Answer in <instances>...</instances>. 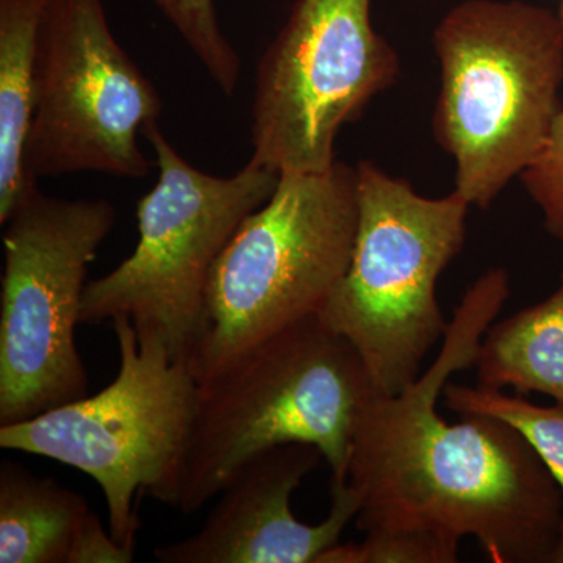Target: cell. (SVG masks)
<instances>
[{
	"label": "cell",
	"instance_id": "cell-3",
	"mask_svg": "<svg viewBox=\"0 0 563 563\" xmlns=\"http://www.w3.org/2000/svg\"><path fill=\"white\" fill-rule=\"evenodd\" d=\"M440 91L437 144L454 191L488 209L537 157L561 103L563 20L525 0H463L432 33Z\"/></svg>",
	"mask_w": 563,
	"mask_h": 563
},
{
	"label": "cell",
	"instance_id": "cell-19",
	"mask_svg": "<svg viewBox=\"0 0 563 563\" xmlns=\"http://www.w3.org/2000/svg\"><path fill=\"white\" fill-rule=\"evenodd\" d=\"M135 551L121 547L91 510L76 533L68 563H132Z\"/></svg>",
	"mask_w": 563,
	"mask_h": 563
},
{
	"label": "cell",
	"instance_id": "cell-4",
	"mask_svg": "<svg viewBox=\"0 0 563 563\" xmlns=\"http://www.w3.org/2000/svg\"><path fill=\"white\" fill-rule=\"evenodd\" d=\"M357 232L350 265L318 317L361 354L379 395L402 391L450 321L437 284L462 251L470 203L426 198L376 163L355 166Z\"/></svg>",
	"mask_w": 563,
	"mask_h": 563
},
{
	"label": "cell",
	"instance_id": "cell-16",
	"mask_svg": "<svg viewBox=\"0 0 563 563\" xmlns=\"http://www.w3.org/2000/svg\"><path fill=\"white\" fill-rule=\"evenodd\" d=\"M172 22L221 92L232 96L239 85V54L222 32L214 0H151Z\"/></svg>",
	"mask_w": 563,
	"mask_h": 563
},
{
	"label": "cell",
	"instance_id": "cell-12",
	"mask_svg": "<svg viewBox=\"0 0 563 563\" xmlns=\"http://www.w3.org/2000/svg\"><path fill=\"white\" fill-rule=\"evenodd\" d=\"M47 0H0V224L38 181L25 168L36 49Z\"/></svg>",
	"mask_w": 563,
	"mask_h": 563
},
{
	"label": "cell",
	"instance_id": "cell-17",
	"mask_svg": "<svg viewBox=\"0 0 563 563\" xmlns=\"http://www.w3.org/2000/svg\"><path fill=\"white\" fill-rule=\"evenodd\" d=\"M461 540L422 529H379L362 542L339 543L318 563H455Z\"/></svg>",
	"mask_w": 563,
	"mask_h": 563
},
{
	"label": "cell",
	"instance_id": "cell-14",
	"mask_svg": "<svg viewBox=\"0 0 563 563\" xmlns=\"http://www.w3.org/2000/svg\"><path fill=\"white\" fill-rule=\"evenodd\" d=\"M90 507L79 493L11 461L0 465V563H68Z\"/></svg>",
	"mask_w": 563,
	"mask_h": 563
},
{
	"label": "cell",
	"instance_id": "cell-5",
	"mask_svg": "<svg viewBox=\"0 0 563 563\" xmlns=\"http://www.w3.org/2000/svg\"><path fill=\"white\" fill-rule=\"evenodd\" d=\"M111 324L120 350L113 383L32 420L0 426V448L92 477L106 496L111 536L135 551L140 499L179 506L198 379L157 333L136 332L128 317Z\"/></svg>",
	"mask_w": 563,
	"mask_h": 563
},
{
	"label": "cell",
	"instance_id": "cell-2",
	"mask_svg": "<svg viewBox=\"0 0 563 563\" xmlns=\"http://www.w3.org/2000/svg\"><path fill=\"white\" fill-rule=\"evenodd\" d=\"M377 395L361 354L318 314L282 329L198 380L177 509L199 512L247 463L291 443L317 446L331 483H347L355 431Z\"/></svg>",
	"mask_w": 563,
	"mask_h": 563
},
{
	"label": "cell",
	"instance_id": "cell-18",
	"mask_svg": "<svg viewBox=\"0 0 563 563\" xmlns=\"http://www.w3.org/2000/svg\"><path fill=\"white\" fill-rule=\"evenodd\" d=\"M518 179L542 211L547 232L563 243V106L542 151Z\"/></svg>",
	"mask_w": 563,
	"mask_h": 563
},
{
	"label": "cell",
	"instance_id": "cell-1",
	"mask_svg": "<svg viewBox=\"0 0 563 563\" xmlns=\"http://www.w3.org/2000/svg\"><path fill=\"white\" fill-rule=\"evenodd\" d=\"M510 296L506 268L463 295L435 361L396 395H377L352 443L355 525L474 537L493 563H553L562 496L517 429L487 415L448 422L437 410L453 374L474 366L485 331Z\"/></svg>",
	"mask_w": 563,
	"mask_h": 563
},
{
	"label": "cell",
	"instance_id": "cell-13",
	"mask_svg": "<svg viewBox=\"0 0 563 563\" xmlns=\"http://www.w3.org/2000/svg\"><path fill=\"white\" fill-rule=\"evenodd\" d=\"M474 368L481 387L536 393L563 406V272L542 302L492 322Z\"/></svg>",
	"mask_w": 563,
	"mask_h": 563
},
{
	"label": "cell",
	"instance_id": "cell-9",
	"mask_svg": "<svg viewBox=\"0 0 563 563\" xmlns=\"http://www.w3.org/2000/svg\"><path fill=\"white\" fill-rule=\"evenodd\" d=\"M399 74L398 52L374 29L372 0H296L258 62L250 162L279 176L328 173L343 125Z\"/></svg>",
	"mask_w": 563,
	"mask_h": 563
},
{
	"label": "cell",
	"instance_id": "cell-6",
	"mask_svg": "<svg viewBox=\"0 0 563 563\" xmlns=\"http://www.w3.org/2000/svg\"><path fill=\"white\" fill-rule=\"evenodd\" d=\"M357 218L355 166L336 161L328 173L282 174L211 272L206 331L190 361L196 379L320 313L350 265Z\"/></svg>",
	"mask_w": 563,
	"mask_h": 563
},
{
	"label": "cell",
	"instance_id": "cell-11",
	"mask_svg": "<svg viewBox=\"0 0 563 563\" xmlns=\"http://www.w3.org/2000/svg\"><path fill=\"white\" fill-rule=\"evenodd\" d=\"M322 454L291 443L258 455L220 493L198 532L155 548L161 563H318L355 520L358 501L347 483H331L332 507L320 525L302 523L291 496Z\"/></svg>",
	"mask_w": 563,
	"mask_h": 563
},
{
	"label": "cell",
	"instance_id": "cell-15",
	"mask_svg": "<svg viewBox=\"0 0 563 563\" xmlns=\"http://www.w3.org/2000/svg\"><path fill=\"white\" fill-rule=\"evenodd\" d=\"M444 407L459 415H487L517 429L553 476L562 496V526L553 563H563V406H539L525 396L448 383Z\"/></svg>",
	"mask_w": 563,
	"mask_h": 563
},
{
	"label": "cell",
	"instance_id": "cell-10",
	"mask_svg": "<svg viewBox=\"0 0 563 563\" xmlns=\"http://www.w3.org/2000/svg\"><path fill=\"white\" fill-rule=\"evenodd\" d=\"M162 111L161 92L114 38L102 0H47L25 143L33 180L76 173L143 179L151 165L139 135Z\"/></svg>",
	"mask_w": 563,
	"mask_h": 563
},
{
	"label": "cell",
	"instance_id": "cell-7",
	"mask_svg": "<svg viewBox=\"0 0 563 563\" xmlns=\"http://www.w3.org/2000/svg\"><path fill=\"white\" fill-rule=\"evenodd\" d=\"M157 184L140 199V239L113 272L88 282L81 324L128 317L139 333L162 336L174 361L190 363L206 331L207 287L242 222L272 198L280 176L247 162L231 177L195 168L157 122L144 129Z\"/></svg>",
	"mask_w": 563,
	"mask_h": 563
},
{
	"label": "cell",
	"instance_id": "cell-8",
	"mask_svg": "<svg viewBox=\"0 0 563 563\" xmlns=\"http://www.w3.org/2000/svg\"><path fill=\"white\" fill-rule=\"evenodd\" d=\"M114 221L106 199L52 198L36 188L3 224L0 426L88 395L76 325L88 268Z\"/></svg>",
	"mask_w": 563,
	"mask_h": 563
},
{
	"label": "cell",
	"instance_id": "cell-20",
	"mask_svg": "<svg viewBox=\"0 0 563 563\" xmlns=\"http://www.w3.org/2000/svg\"><path fill=\"white\" fill-rule=\"evenodd\" d=\"M559 14H561L562 20H563V2H562V5H561V9H559Z\"/></svg>",
	"mask_w": 563,
	"mask_h": 563
}]
</instances>
